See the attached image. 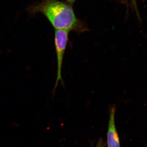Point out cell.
<instances>
[{
	"label": "cell",
	"instance_id": "cell-1",
	"mask_svg": "<svg viewBox=\"0 0 147 147\" xmlns=\"http://www.w3.org/2000/svg\"><path fill=\"white\" fill-rule=\"evenodd\" d=\"M31 14L42 13L50 21L55 30H68L77 33L88 29L77 19L71 5L58 0H43L28 9Z\"/></svg>",
	"mask_w": 147,
	"mask_h": 147
},
{
	"label": "cell",
	"instance_id": "cell-2",
	"mask_svg": "<svg viewBox=\"0 0 147 147\" xmlns=\"http://www.w3.org/2000/svg\"><path fill=\"white\" fill-rule=\"evenodd\" d=\"M70 31L68 30H55V44L57 55V80L53 92H55L59 82L63 86V81L62 77V69L64 56L69 40V34Z\"/></svg>",
	"mask_w": 147,
	"mask_h": 147
},
{
	"label": "cell",
	"instance_id": "cell-3",
	"mask_svg": "<svg viewBox=\"0 0 147 147\" xmlns=\"http://www.w3.org/2000/svg\"><path fill=\"white\" fill-rule=\"evenodd\" d=\"M115 105L109 109V120L107 132V145L108 147H121L119 138L115 125Z\"/></svg>",
	"mask_w": 147,
	"mask_h": 147
},
{
	"label": "cell",
	"instance_id": "cell-4",
	"mask_svg": "<svg viewBox=\"0 0 147 147\" xmlns=\"http://www.w3.org/2000/svg\"><path fill=\"white\" fill-rule=\"evenodd\" d=\"M106 143L104 142L102 138H100L97 142V145L96 147H105L106 146Z\"/></svg>",
	"mask_w": 147,
	"mask_h": 147
},
{
	"label": "cell",
	"instance_id": "cell-5",
	"mask_svg": "<svg viewBox=\"0 0 147 147\" xmlns=\"http://www.w3.org/2000/svg\"><path fill=\"white\" fill-rule=\"evenodd\" d=\"M76 1V0H67V3L69 4L70 5H71L75 2V1Z\"/></svg>",
	"mask_w": 147,
	"mask_h": 147
},
{
	"label": "cell",
	"instance_id": "cell-6",
	"mask_svg": "<svg viewBox=\"0 0 147 147\" xmlns=\"http://www.w3.org/2000/svg\"><path fill=\"white\" fill-rule=\"evenodd\" d=\"M132 1H133V3H134V5H135V7H137V6H136V2H135V0H132Z\"/></svg>",
	"mask_w": 147,
	"mask_h": 147
},
{
	"label": "cell",
	"instance_id": "cell-7",
	"mask_svg": "<svg viewBox=\"0 0 147 147\" xmlns=\"http://www.w3.org/2000/svg\"><path fill=\"white\" fill-rule=\"evenodd\" d=\"M122 1H123V0H122Z\"/></svg>",
	"mask_w": 147,
	"mask_h": 147
}]
</instances>
